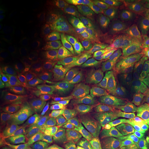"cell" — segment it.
I'll list each match as a JSON object with an SVG mask.
<instances>
[{
	"mask_svg": "<svg viewBox=\"0 0 149 149\" xmlns=\"http://www.w3.org/2000/svg\"><path fill=\"white\" fill-rule=\"evenodd\" d=\"M105 7L110 13L121 17H128L138 10L129 1L124 0L108 1Z\"/></svg>",
	"mask_w": 149,
	"mask_h": 149,
	"instance_id": "16",
	"label": "cell"
},
{
	"mask_svg": "<svg viewBox=\"0 0 149 149\" xmlns=\"http://www.w3.org/2000/svg\"><path fill=\"white\" fill-rule=\"evenodd\" d=\"M149 123V113H139L115 123L116 130H123L132 132L143 127Z\"/></svg>",
	"mask_w": 149,
	"mask_h": 149,
	"instance_id": "15",
	"label": "cell"
},
{
	"mask_svg": "<svg viewBox=\"0 0 149 149\" xmlns=\"http://www.w3.org/2000/svg\"><path fill=\"white\" fill-rule=\"evenodd\" d=\"M112 122H100L93 121L86 123L85 127V137L86 143H105L107 135L110 129L114 125Z\"/></svg>",
	"mask_w": 149,
	"mask_h": 149,
	"instance_id": "8",
	"label": "cell"
},
{
	"mask_svg": "<svg viewBox=\"0 0 149 149\" xmlns=\"http://www.w3.org/2000/svg\"><path fill=\"white\" fill-rule=\"evenodd\" d=\"M82 88L81 83L77 81H71L65 83L61 87L63 95L67 97H73L76 96Z\"/></svg>",
	"mask_w": 149,
	"mask_h": 149,
	"instance_id": "27",
	"label": "cell"
},
{
	"mask_svg": "<svg viewBox=\"0 0 149 149\" xmlns=\"http://www.w3.org/2000/svg\"><path fill=\"white\" fill-rule=\"evenodd\" d=\"M41 123L47 128L49 133V137L46 147L56 143L61 140L64 130L71 123L63 122L56 119L53 115L47 114L41 119Z\"/></svg>",
	"mask_w": 149,
	"mask_h": 149,
	"instance_id": "9",
	"label": "cell"
},
{
	"mask_svg": "<svg viewBox=\"0 0 149 149\" xmlns=\"http://www.w3.org/2000/svg\"><path fill=\"white\" fill-rule=\"evenodd\" d=\"M116 101L112 100L92 102L87 107V113L93 121L112 122L115 118Z\"/></svg>",
	"mask_w": 149,
	"mask_h": 149,
	"instance_id": "3",
	"label": "cell"
},
{
	"mask_svg": "<svg viewBox=\"0 0 149 149\" xmlns=\"http://www.w3.org/2000/svg\"><path fill=\"white\" fill-rule=\"evenodd\" d=\"M6 53V49L3 47H1L0 48V60H2V59L3 58L4 56L5 55Z\"/></svg>",
	"mask_w": 149,
	"mask_h": 149,
	"instance_id": "37",
	"label": "cell"
},
{
	"mask_svg": "<svg viewBox=\"0 0 149 149\" xmlns=\"http://www.w3.org/2000/svg\"><path fill=\"white\" fill-rule=\"evenodd\" d=\"M120 71L123 85L127 92L139 102L146 110H149V102L146 93L144 89L133 79L130 68L122 65Z\"/></svg>",
	"mask_w": 149,
	"mask_h": 149,
	"instance_id": "6",
	"label": "cell"
},
{
	"mask_svg": "<svg viewBox=\"0 0 149 149\" xmlns=\"http://www.w3.org/2000/svg\"><path fill=\"white\" fill-rule=\"evenodd\" d=\"M105 145L102 143H86L78 149H105Z\"/></svg>",
	"mask_w": 149,
	"mask_h": 149,
	"instance_id": "32",
	"label": "cell"
},
{
	"mask_svg": "<svg viewBox=\"0 0 149 149\" xmlns=\"http://www.w3.org/2000/svg\"><path fill=\"white\" fill-rule=\"evenodd\" d=\"M122 77L120 67L113 62H106L96 70L91 80L96 82H109L118 81Z\"/></svg>",
	"mask_w": 149,
	"mask_h": 149,
	"instance_id": "11",
	"label": "cell"
},
{
	"mask_svg": "<svg viewBox=\"0 0 149 149\" xmlns=\"http://www.w3.org/2000/svg\"><path fill=\"white\" fill-rule=\"evenodd\" d=\"M92 23L90 21L86 22L75 28L74 35L81 46H87L91 43Z\"/></svg>",
	"mask_w": 149,
	"mask_h": 149,
	"instance_id": "21",
	"label": "cell"
},
{
	"mask_svg": "<svg viewBox=\"0 0 149 149\" xmlns=\"http://www.w3.org/2000/svg\"><path fill=\"white\" fill-rule=\"evenodd\" d=\"M132 149H149V135L140 139Z\"/></svg>",
	"mask_w": 149,
	"mask_h": 149,
	"instance_id": "29",
	"label": "cell"
},
{
	"mask_svg": "<svg viewBox=\"0 0 149 149\" xmlns=\"http://www.w3.org/2000/svg\"><path fill=\"white\" fill-rule=\"evenodd\" d=\"M11 21L8 18L3 15H1L0 17V28L3 29L11 26Z\"/></svg>",
	"mask_w": 149,
	"mask_h": 149,
	"instance_id": "35",
	"label": "cell"
},
{
	"mask_svg": "<svg viewBox=\"0 0 149 149\" xmlns=\"http://www.w3.org/2000/svg\"><path fill=\"white\" fill-rule=\"evenodd\" d=\"M32 24H24L23 26H22L21 28H19V33L21 34H24L26 32L28 31L31 27H32Z\"/></svg>",
	"mask_w": 149,
	"mask_h": 149,
	"instance_id": "36",
	"label": "cell"
},
{
	"mask_svg": "<svg viewBox=\"0 0 149 149\" xmlns=\"http://www.w3.org/2000/svg\"><path fill=\"white\" fill-rule=\"evenodd\" d=\"M99 50L104 61L132 66L149 73V58L127 33H120L112 42Z\"/></svg>",
	"mask_w": 149,
	"mask_h": 149,
	"instance_id": "1",
	"label": "cell"
},
{
	"mask_svg": "<svg viewBox=\"0 0 149 149\" xmlns=\"http://www.w3.org/2000/svg\"><path fill=\"white\" fill-rule=\"evenodd\" d=\"M36 149H48L47 147H40V148H37Z\"/></svg>",
	"mask_w": 149,
	"mask_h": 149,
	"instance_id": "39",
	"label": "cell"
},
{
	"mask_svg": "<svg viewBox=\"0 0 149 149\" xmlns=\"http://www.w3.org/2000/svg\"><path fill=\"white\" fill-rule=\"evenodd\" d=\"M48 149H73L68 145L65 144L61 140L56 143L48 147Z\"/></svg>",
	"mask_w": 149,
	"mask_h": 149,
	"instance_id": "34",
	"label": "cell"
},
{
	"mask_svg": "<svg viewBox=\"0 0 149 149\" xmlns=\"http://www.w3.org/2000/svg\"><path fill=\"white\" fill-rule=\"evenodd\" d=\"M16 103L24 111H29L33 104V97L30 92L20 91L15 96Z\"/></svg>",
	"mask_w": 149,
	"mask_h": 149,
	"instance_id": "25",
	"label": "cell"
},
{
	"mask_svg": "<svg viewBox=\"0 0 149 149\" xmlns=\"http://www.w3.org/2000/svg\"><path fill=\"white\" fill-rule=\"evenodd\" d=\"M149 133V123L143 127L137 130L130 132L128 134L129 135L134 137H141V136Z\"/></svg>",
	"mask_w": 149,
	"mask_h": 149,
	"instance_id": "30",
	"label": "cell"
},
{
	"mask_svg": "<svg viewBox=\"0 0 149 149\" xmlns=\"http://www.w3.org/2000/svg\"><path fill=\"white\" fill-rule=\"evenodd\" d=\"M53 116L63 122H74L79 118L77 114V103L74 102H67L62 103L56 108Z\"/></svg>",
	"mask_w": 149,
	"mask_h": 149,
	"instance_id": "17",
	"label": "cell"
},
{
	"mask_svg": "<svg viewBox=\"0 0 149 149\" xmlns=\"http://www.w3.org/2000/svg\"><path fill=\"white\" fill-rule=\"evenodd\" d=\"M100 52L98 48L91 47L84 54L80 67L81 74L91 77L103 63Z\"/></svg>",
	"mask_w": 149,
	"mask_h": 149,
	"instance_id": "10",
	"label": "cell"
},
{
	"mask_svg": "<svg viewBox=\"0 0 149 149\" xmlns=\"http://www.w3.org/2000/svg\"><path fill=\"white\" fill-rule=\"evenodd\" d=\"M38 103L40 109L45 113H50L55 112L56 108V103L53 96L51 95L44 93L39 96Z\"/></svg>",
	"mask_w": 149,
	"mask_h": 149,
	"instance_id": "24",
	"label": "cell"
},
{
	"mask_svg": "<svg viewBox=\"0 0 149 149\" xmlns=\"http://www.w3.org/2000/svg\"><path fill=\"white\" fill-rule=\"evenodd\" d=\"M130 73L134 81L147 93L149 90V74L141 70L132 69Z\"/></svg>",
	"mask_w": 149,
	"mask_h": 149,
	"instance_id": "26",
	"label": "cell"
},
{
	"mask_svg": "<svg viewBox=\"0 0 149 149\" xmlns=\"http://www.w3.org/2000/svg\"><path fill=\"white\" fill-rule=\"evenodd\" d=\"M2 79L12 85L23 88L27 82L26 71L19 69H5L2 71Z\"/></svg>",
	"mask_w": 149,
	"mask_h": 149,
	"instance_id": "19",
	"label": "cell"
},
{
	"mask_svg": "<svg viewBox=\"0 0 149 149\" xmlns=\"http://www.w3.org/2000/svg\"><path fill=\"white\" fill-rule=\"evenodd\" d=\"M130 2L136 7L149 10V0H132Z\"/></svg>",
	"mask_w": 149,
	"mask_h": 149,
	"instance_id": "31",
	"label": "cell"
},
{
	"mask_svg": "<svg viewBox=\"0 0 149 149\" xmlns=\"http://www.w3.org/2000/svg\"><path fill=\"white\" fill-rule=\"evenodd\" d=\"M28 138L36 148L46 147L49 137V133L47 128L43 124L34 125L29 129Z\"/></svg>",
	"mask_w": 149,
	"mask_h": 149,
	"instance_id": "18",
	"label": "cell"
},
{
	"mask_svg": "<svg viewBox=\"0 0 149 149\" xmlns=\"http://www.w3.org/2000/svg\"><path fill=\"white\" fill-rule=\"evenodd\" d=\"M38 86L44 93L52 95L58 89V80L55 75L48 74L44 76L40 80Z\"/></svg>",
	"mask_w": 149,
	"mask_h": 149,
	"instance_id": "23",
	"label": "cell"
},
{
	"mask_svg": "<svg viewBox=\"0 0 149 149\" xmlns=\"http://www.w3.org/2000/svg\"><path fill=\"white\" fill-rule=\"evenodd\" d=\"M124 92L120 81L109 82H96L85 96L86 101L96 102L115 100Z\"/></svg>",
	"mask_w": 149,
	"mask_h": 149,
	"instance_id": "2",
	"label": "cell"
},
{
	"mask_svg": "<svg viewBox=\"0 0 149 149\" xmlns=\"http://www.w3.org/2000/svg\"><path fill=\"white\" fill-rule=\"evenodd\" d=\"M86 123L79 118L64 130L61 140L73 149H78L86 144Z\"/></svg>",
	"mask_w": 149,
	"mask_h": 149,
	"instance_id": "5",
	"label": "cell"
},
{
	"mask_svg": "<svg viewBox=\"0 0 149 149\" xmlns=\"http://www.w3.org/2000/svg\"><path fill=\"white\" fill-rule=\"evenodd\" d=\"M0 149H11L8 146H6L5 144H3L2 142L1 141V145H0Z\"/></svg>",
	"mask_w": 149,
	"mask_h": 149,
	"instance_id": "38",
	"label": "cell"
},
{
	"mask_svg": "<svg viewBox=\"0 0 149 149\" xmlns=\"http://www.w3.org/2000/svg\"><path fill=\"white\" fill-rule=\"evenodd\" d=\"M119 32L111 27L100 26L93 29L92 34L91 43L93 47L100 48L104 47L119 34Z\"/></svg>",
	"mask_w": 149,
	"mask_h": 149,
	"instance_id": "12",
	"label": "cell"
},
{
	"mask_svg": "<svg viewBox=\"0 0 149 149\" xmlns=\"http://www.w3.org/2000/svg\"><path fill=\"white\" fill-rule=\"evenodd\" d=\"M29 58L27 54L20 51L9 50L1 66L7 69H19L26 71L29 68Z\"/></svg>",
	"mask_w": 149,
	"mask_h": 149,
	"instance_id": "13",
	"label": "cell"
},
{
	"mask_svg": "<svg viewBox=\"0 0 149 149\" xmlns=\"http://www.w3.org/2000/svg\"><path fill=\"white\" fill-rule=\"evenodd\" d=\"M140 138L131 136L123 130L111 129L107 135L105 144L107 149H131Z\"/></svg>",
	"mask_w": 149,
	"mask_h": 149,
	"instance_id": "7",
	"label": "cell"
},
{
	"mask_svg": "<svg viewBox=\"0 0 149 149\" xmlns=\"http://www.w3.org/2000/svg\"><path fill=\"white\" fill-rule=\"evenodd\" d=\"M16 102L7 98H1L0 106L1 122L5 123L8 121L11 118L16 117L18 113V106Z\"/></svg>",
	"mask_w": 149,
	"mask_h": 149,
	"instance_id": "22",
	"label": "cell"
},
{
	"mask_svg": "<svg viewBox=\"0 0 149 149\" xmlns=\"http://www.w3.org/2000/svg\"><path fill=\"white\" fill-rule=\"evenodd\" d=\"M9 148H10V147H9ZM10 148V149H14V148Z\"/></svg>",
	"mask_w": 149,
	"mask_h": 149,
	"instance_id": "41",
	"label": "cell"
},
{
	"mask_svg": "<svg viewBox=\"0 0 149 149\" xmlns=\"http://www.w3.org/2000/svg\"><path fill=\"white\" fill-rule=\"evenodd\" d=\"M135 33V39L139 45L149 55V32L140 30Z\"/></svg>",
	"mask_w": 149,
	"mask_h": 149,
	"instance_id": "28",
	"label": "cell"
},
{
	"mask_svg": "<svg viewBox=\"0 0 149 149\" xmlns=\"http://www.w3.org/2000/svg\"><path fill=\"white\" fill-rule=\"evenodd\" d=\"M11 29L9 28H6L0 29V43H3L9 37L11 34Z\"/></svg>",
	"mask_w": 149,
	"mask_h": 149,
	"instance_id": "33",
	"label": "cell"
},
{
	"mask_svg": "<svg viewBox=\"0 0 149 149\" xmlns=\"http://www.w3.org/2000/svg\"><path fill=\"white\" fill-rule=\"evenodd\" d=\"M147 95H148V98H149V90H148V91L147 92Z\"/></svg>",
	"mask_w": 149,
	"mask_h": 149,
	"instance_id": "40",
	"label": "cell"
},
{
	"mask_svg": "<svg viewBox=\"0 0 149 149\" xmlns=\"http://www.w3.org/2000/svg\"><path fill=\"white\" fill-rule=\"evenodd\" d=\"M145 112L146 109L144 107L127 92H124L118 97L115 108V118L118 119Z\"/></svg>",
	"mask_w": 149,
	"mask_h": 149,
	"instance_id": "4",
	"label": "cell"
},
{
	"mask_svg": "<svg viewBox=\"0 0 149 149\" xmlns=\"http://www.w3.org/2000/svg\"><path fill=\"white\" fill-rule=\"evenodd\" d=\"M129 24L132 27L149 32V12L138 10L127 17Z\"/></svg>",
	"mask_w": 149,
	"mask_h": 149,
	"instance_id": "20",
	"label": "cell"
},
{
	"mask_svg": "<svg viewBox=\"0 0 149 149\" xmlns=\"http://www.w3.org/2000/svg\"><path fill=\"white\" fill-rule=\"evenodd\" d=\"M1 141L11 148L34 149V145L29 138L18 131L6 132L1 135Z\"/></svg>",
	"mask_w": 149,
	"mask_h": 149,
	"instance_id": "14",
	"label": "cell"
},
{
	"mask_svg": "<svg viewBox=\"0 0 149 149\" xmlns=\"http://www.w3.org/2000/svg\"><path fill=\"white\" fill-rule=\"evenodd\" d=\"M148 58H149V56H148Z\"/></svg>",
	"mask_w": 149,
	"mask_h": 149,
	"instance_id": "42",
	"label": "cell"
}]
</instances>
